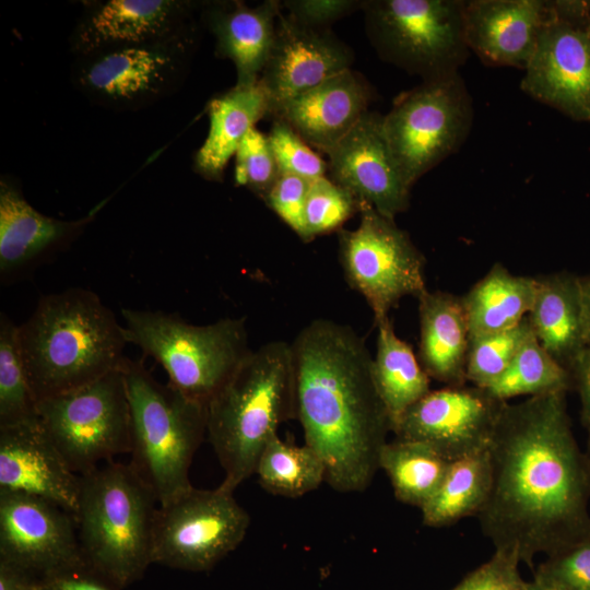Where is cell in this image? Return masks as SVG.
Instances as JSON below:
<instances>
[{
    "mask_svg": "<svg viewBox=\"0 0 590 590\" xmlns=\"http://www.w3.org/2000/svg\"><path fill=\"white\" fill-rule=\"evenodd\" d=\"M489 451L493 484L476 517L495 551L531 566L590 536V459L566 393L508 402Z\"/></svg>",
    "mask_w": 590,
    "mask_h": 590,
    "instance_id": "6da1fadb",
    "label": "cell"
},
{
    "mask_svg": "<svg viewBox=\"0 0 590 590\" xmlns=\"http://www.w3.org/2000/svg\"><path fill=\"white\" fill-rule=\"evenodd\" d=\"M291 345L305 444L322 459L334 491H365L379 469L391 423L364 339L349 326L317 319Z\"/></svg>",
    "mask_w": 590,
    "mask_h": 590,
    "instance_id": "7a4b0ae2",
    "label": "cell"
},
{
    "mask_svg": "<svg viewBox=\"0 0 590 590\" xmlns=\"http://www.w3.org/2000/svg\"><path fill=\"white\" fill-rule=\"evenodd\" d=\"M19 343L37 402L122 368L128 344L113 310L82 287L42 296Z\"/></svg>",
    "mask_w": 590,
    "mask_h": 590,
    "instance_id": "3957f363",
    "label": "cell"
},
{
    "mask_svg": "<svg viewBox=\"0 0 590 590\" xmlns=\"http://www.w3.org/2000/svg\"><path fill=\"white\" fill-rule=\"evenodd\" d=\"M294 417L292 345L271 341L252 350L206 404V434L224 470L221 485L235 491L255 474L268 441Z\"/></svg>",
    "mask_w": 590,
    "mask_h": 590,
    "instance_id": "277c9868",
    "label": "cell"
},
{
    "mask_svg": "<svg viewBox=\"0 0 590 590\" xmlns=\"http://www.w3.org/2000/svg\"><path fill=\"white\" fill-rule=\"evenodd\" d=\"M74 516L86 565L125 589L152 563L157 499L130 463L105 462L80 475Z\"/></svg>",
    "mask_w": 590,
    "mask_h": 590,
    "instance_id": "5b68a950",
    "label": "cell"
},
{
    "mask_svg": "<svg viewBox=\"0 0 590 590\" xmlns=\"http://www.w3.org/2000/svg\"><path fill=\"white\" fill-rule=\"evenodd\" d=\"M131 414L130 464L164 506L192 485L189 470L206 433V405L161 384L143 358L126 357Z\"/></svg>",
    "mask_w": 590,
    "mask_h": 590,
    "instance_id": "8992f818",
    "label": "cell"
},
{
    "mask_svg": "<svg viewBox=\"0 0 590 590\" xmlns=\"http://www.w3.org/2000/svg\"><path fill=\"white\" fill-rule=\"evenodd\" d=\"M121 315L128 344L154 358L170 386L204 405L252 351L245 318L198 326L161 310L122 308Z\"/></svg>",
    "mask_w": 590,
    "mask_h": 590,
    "instance_id": "52a82bcc",
    "label": "cell"
},
{
    "mask_svg": "<svg viewBox=\"0 0 590 590\" xmlns=\"http://www.w3.org/2000/svg\"><path fill=\"white\" fill-rule=\"evenodd\" d=\"M198 40L194 24L167 39L75 57L71 82L88 102L107 110L144 109L180 88Z\"/></svg>",
    "mask_w": 590,
    "mask_h": 590,
    "instance_id": "ba28073f",
    "label": "cell"
},
{
    "mask_svg": "<svg viewBox=\"0 0 590 590\" xmlns=\"http://www.w3.org/2000/svg\"><path fill=\"white\" fill-rule=\"evenodd\" d=\"M464 0H368L362 9L380 57L423 81L456 72L465 62Z\"/></svg>",
    "mask_w": 590,
    "mask_h": 590,
    "instance_id": "9c48e42d",
    "label": "cell"
},
{
    "mask_svg": "<svg viewBox=\"0 0 590 590\" xmlns=\"http://www.w3.org/2000/svg\"><path fill=\"white\" fill-rule=\"evenodd\" d=\"M472 123V97L459 72L423 81L382 116L387 142L411 188L463 145Z\"/></svg>",
    "mask_w": 590,
    "mask_h": 590,
    "instance_id": "30bf717a",
    "label": "cell"
},
{
    "mask_svg": "<svg viewBox=\"0 0 590 590\" xmlns=\"http://www.w3.org/2000/svg\"><path fill=\"white\" fill-rule=\"evenodd\" d=\"M37 415L78 475L116 456L130 455L131 414L122 368L38 401Z\"/></svg>",
    "mask_w": 590,
    "mask_h": 590,
    "instance_id": "8fae6325",
    "label": "cell"
},
{
    "mask_svg": "<svg viewBox=\"0 0 590 590\" xmlns=\"http://www.w3.org/2000/svg\"><path fill=\"white\" fill-rule=\"evenodd\" d=\"M358 213V226L339 234L340 262L345 280L366 299L377 324L400 299L417 298L427 290L426 259L394 220L365 202Z\"/></svg>",
    "mask_w": 590,
    "mask_h": 590,
    "instance_id": "7c38bea8",
    "label": "cell"
},
{
    "mask_svg": "<svg viewBox=\"0 0 590 590\" xmlns=\"http://www.w3.org/2000/svg\"><path fill=\"white\" fill-rule=\"evenodd\" d=\"M221 484L191 486L155 516L152 563L187 571L213 568L244 540L250 516Z\"/></svg>",
    "mask_w": 590,
    "mask_h": 590,
    "instance_id": "4fadbf2b",
    "label": "cell"
},
{
    "mask_svg": "<svg viewBox=\"0 0 590 590\" xmlns=\"http://www.w3.org/2000/svg\"><path fill=\"white\" fill-rule=\"evenodd\" d=\"M520 82L530 97L590 123V1H550Z\"/></svg>",
    "mask_w": 590,
    "mask_h": 590,
    "instance_id": "5bb4252c",
    "label": "cell"
},
{
    "mask_svg": "<svg viewBox=\"0 0 590 590\" xmlns=\"http://www.w3.org/2000/svg\"><path fill=\"white\" fill-rule=\"evenodd\" d=\"M507 403L473 385L445 386L409 408L392 433L427 442L452 462L489 449Z\"/></svg>",
    "mask_w": 590,
    "mask_h": 590,
    "instance_id": "9a60e30c",
    "label": "cell"
},
{
    "mask_svg": "<svg viewBox=\"0 0 590 590\" xmlns=\"http://www.w3.org/2000/svg\"><path fill=\"white\" fill-rule=\"evenodd\" d=\"M0 558L37 578L86 566L72 514L22 493L0 492Z\"/></svg>",
    "mask_w": 590,
    "mask_h": 590,
    "instance_id": "2e32d148",
    "label": "cell"
},
{
    "mask_svg": "<svg viewBox=\"0 0 590 590\" xmlns=\"http://www.w3.org/2000/svg\"><path fill=\"white\" fill-rule=\"evenodd\" d=\"M203 2L189 0H94L83 2L69 48L82 57L117 47L154 43L197 24Z\"/></svg>",
    "mask_w": 590,
    "mask_h": 590,
    "instance_id": "e0dca14e",
    "label": "cell"
},
{
    "mask_svg": "<svg viewBox=\"0 0 590 590\" xmlns=\"http://www.w3.org/2000/svg\"><path fill=\"white\" fill-rule=\"evenodd\" d=\"M332 180L358 201L394 220L410 205L405 182L387 142L382 116L367 111L354 128L326 151Z\"/></svg>",
    "mask_w": 590,
    "mask_h": 590,
    "instance_id": "ac0fdd59",
    "label": "cell"
},
{
    "mask_svg": "<svg viewBox=\"0 0 590 590\" xmlns=\"http://www.w3.org/2000/svg\"><path fill=\"white\" fill-rule=\"evenodd\" d=\"M350 48L326 30L305 26L281 11L259 78L270 113L286 101L350 69Z\"/></svg>",
    "mask_w": 590,
    "mask_h": 590,
    "instance_id": "d6986e66",
    "label": "cell"
},
{
    "mask_svg": "<svg viewBox=\"0 0 590 590\" xmlns=\"http://www.w3.org/2000/svg\"><path fill=\"white\" fill-rule=\"evenodd\" d=\"M99 206L76 220L37 211L8 176L0 179V279L11 283L66 250L93 222Z\"/></svg>",
    "mask_w": 590,
    "mask_h": 590,
    "instance_id": "ffe728a7",
    "label": "cell"
},
{
    "mask_svg": "<svg viewBox=\"0 0 590 590\" xmlns=\"http://www.w3.org/2000/svg\"><path fill=\"white\" fill-rule=\"evenodd\" d=\"M81 476L74 473L37 417L0 428V492L47 499L74 517Z\"/></svg>",
    "mask_w": 590,
    "mask_h": 590,
    "instance_id": "44dd1931",
    "label": "cell"
},
{
    "mask_svg": "<svg viewBox=\"0 0 590 590\" xmlns=\"http://www.w3.org/2000/svg\"><path fill=\"white\" fill-rule=\"evenodd\" d=\"M550 1L470 0L464 3L467 45L484 63L524 70L548 14Z\"/></svg>",
    "mask_w": 590,
    "mask_h": 590,
    "instance_id": "7402d4cb",
    "label": "cell"
},
{
    "mask_svg": "<svg viewBox=\"0 0 590 590\" xmlns=\"http://www.w3.org/2000/svg\"><path fill=\"white\" fill-rule=\"evenodd\" d=\"M370 91L351 69L278 106L271 114L322 152L341 141L368 111Z\"/></svg>",
    "mask_w": 590,
    "mask_h": 590,
    "instance_id": "603a6c76",
    "label": "cell"
},
{
    "mask_svg": "<svg viewBox=\"0 0 590 590\" xmlns=\"http://www.w3.org/2000/svg\"><path fill=\"white\" fill-rule=\"evenodd\" d=\"M281 11L276 0L256 7L235 0L203 2L201 15L215 38V52L234 63L236 85L258 83Z\"/></svg>",
    "mask_w": 590,
    "mask_h": 590,
    "instance_id": "cb8c5ba5",
    "label": "cell"
},
{
    "mask_svg": "<svg viewBox=\"0 0 590 590\" xmlns=\"http://www.w3.org/2000/svg\"><path fill=\"white\" fill-rule=\"evenodd\" d=\"M418 299V361L430 379L467 385L470 330L461 296L426 290Z\"/></svg>",
    "mask_w": 590,
    "mask_h": 590,
    "instance_id": "d4e9b609",
    "label": "cell"
},
{
    "mask_svg": "<svg viewBox=\"0 0 590 590\" xmlns=\"http://www.w3.org/2000/svg\"><path fill=\"white\" fill-rule=\"evenodd\" d=\"M528 319L540 344L568 370L587 349L580 276L567 271L536 276Z\"/></svg>",
    "mask_w": 590,
    "mask_h": 590,
    "instance_id": "484cf974",
    "label": "cell"
},
{
    "mask_svg": "<svg viewBox=\"0 0 590 590\" xmlns=\"http://www.w3.org/2000/svg\"><path fill=\"white\" fill-rule=\"evenodd\" d=\"M209 132L196 152L193 168L208 180L221 181L228 161L245 135L270 113L268 96L258 83L236 85L210 99Z\"/></svg>",
    "mask_w": 590,
    "mask_h": 590,
    "instance_id": "4316f807",
    "label": "cell"
},
{
    "mask_svg": "<svg viewBox=\"0 0 590 590\" xmlns=\"http://www.w3.org/2000/svg\"><path fill=\"white\" fill-rule=\"evenodd\" d=\"M536 276L512 274L500 262L461 296L470 339L510 329L532 308Z\"/></svg>",
    "mask_w": 590,
    "mask_h": 590,
    "instance_id": "83f0119b",
    "label": "cell"
},
{
    "mask_svg": "<svg viewBox=\"0 0 590 590\" xmlns=\"http://www.w3.org/2000/svg\"><path fill=\"white\" fill-rule=\"evenodd\" d=\"M376 326L378 335L373 375L392 432L404 412L430 391V378L412 346L397 335L389 317Z\"/></svg>",
    "mask_w": 590,
    "mask_h": 590,
    "instance_id": "f1b7e54d",
    "label": "cell"
},
{
    "mask_svg": "<svg viewBox=\"0 0 590 590\" xmlns=\"http://www.w3.org/2000/svg\"><path fill=\"white\" fill-rule=\"evenodd\" d=\"M493 484L489 449L450 462L440 485L421 508L424 526L442 528L476 516Z\"/></svg>",
    "mask_w": 590,
    "mask_h": 590,
    "instance_id": "f546056e",
    "label": "cell"
},
{
    "mask_svg": "<svg viewBox=\"0 0 590 590\" xmlns=\"http://www.w3.org/2000/svg\"><path fill=\"white\" fill-rule=\"evenodd\" d=\"M450 461L427 442L396 438L379 456V469L388 475L396 498L422 508L445 477Z\"/></svg>",
    "mask_w": 590,
    "mask_h": 590,
    "instance_id": "4dcf8cb0",
    "label": "cell"
},
{
    "mask_svg": "<svg viewBox=\"0 0 590 590\" xmlns=\"http://www.w3.org/2000/svg\"><path fill=\"white\" fill-rule=\"evenodd\" d=\"M264 491L297 498L326 481V465L308 445L296 446L274 435L263 448L255 470Z\"/></svg>",
    "mask_w": 590,
    "mask_h": 590,
    "instance_id": "1f68e13d",
    "label": "cell"
},
{
    "mask_svg": "<svg viewBox=\"0 0 590 590\" xmlns=\"http://www.w3.org/2000/svg\"><path fill=\"white\" fill-rule=\"evenodd\" d=\"M574 388L570 371L559 364L532 335L508 368L487 388L495 398L508 402L516 397L567 393Z\"/></svg>",
    "mask_w": 590,
    "mask_h": 590,
    "instance_id": "d6a6232c",
    "label": "cell"
},
{
    "mask_svg": "<svg viewBox=\"0 0 590 590\" xmlns=\"http://www.w3.org/2000/svg\"><path fill=\"white\" fill-rule=\"evenodd\" d=\"M37 417L34 397L19 343V326L0 314V428Z\"/></svg>",
    "mask_w": 590,
    "mask_h": 590,
    "instance_id": "836d02e7",
    "label": "cell"
},
{
    "mask_svg": "<svg viewBox=\"0 0 590 590\" xmlns=\"http://www.w3.org/2000/svg\"><path fill=\"white\" fill-rule=\"evenodd\" d=\"M532 335L534 332L526 317L510 329L471 338L467 361L468 382L484 389L489 387Z\"/></svg>",
    "mask_w": 590,
    "mask_h": 590,
    "instance_id": "e575fe53",
    "label": "cell"
},
{
    "mask_svg": "<svg viewBox=\"0 0 590 590\" xmlns=\"http://www.w3.org/2000/svg\"><path fill=\"white\" fill-rule=\"evenodd\" d=\"M359 201L345 188L322 176L310 181L304 211L305 241L338 229L355 212Z\"/></svg>",
    "mask_w": 590,
    "mask_h": 590,
    "instance_id": "d590c367",
    "label": "cell"
},
{
    "mask_svg": "<svg viewBox=\"0 0 590 590\" xmlns=\"http://www.w3.org/2000/svg\"><path fill=\"white\" fill-rule=\"evenodd\" d=\"M280 176L268 135L252 128L235 153L234 180L264 201Z\"/></svg>",
    "mask_w": 590,
    "mask_h": 590,
    "instance_id": "8d00e7d4",
    "label": "cell"
},
{
    "mask_svg": "<svg viewBox=\"0 0 590 590\" xmlns=\"http://www.w3.org/2000/svg\"><path fill=\"white\" fill-rule=\"evenodd\" d=\"M280 174L294 175L309 181L324 176L327 164L283 120L276 119L268 134Z\"/></svg>",
    "mask_w": 590,
    "mask_h": 590,
    "instance_id": "74e56055",
    "label": "cell"
},
{
    "mask_svg": "<svg viewBox=\"0 0 590 590\" xmlns=\"http://www.w3.org/2000/svg\"><path fill=\"white\" fill-rule=\"evenodd\" d=\"M534 579L564 590H590V536L547 556Z\"/></svg>",
    "mask_w": 590,
    "mask_h": 590,
    "instance_id": "f35d334b",
    "label": "cell"
},
{
    "mask_svg": "<svg viewBox=\"0 0 590 590\" xmlns=\"http://www.w3.org/2000/svg\"><path fill=\"white\" fill-rule=\"evenodd\" d=\"M310 181L294 175L280 174L264 199L266 204L304 241V211Z\"/></svg>",
    "mask_w": 590,
    "mask_h": 590,
    "instance_id": "ab89813d",
    "label": "cell"
},
{
    "mask_svg": "<svg viewBox=\"0 0 590 590\" xmlns=\"http://www.w3.org/2000/svg\"><path fill=\"white\" fill-rule=\"evenodd\" d=\"M519 564L512 555L495 551L451 590H524L527 581L520 575Z\"/></svg>",
    "mask_w": 590,
    "mask_h": 590,
    "instance_id": "60d3db41",
    "label": "cell"
},
{
    "mask_svg": "<svg viewBox=\"0 0 590 590\" xmlns=\"http://www.w3.org/2000/svg\"><path fill=\"white\" fill-rule=\"evenodd\" d=\"M363 1L355 0H286L281 1L282 9L298 23L317 30L326 27L337 20L345 16L357 8Z\"/></svg>",
    "mask_w": 590,
    "mask_h": 590,
    "instance_id": "b9f144b4",
    "label": "cell"
},
{
    "mask_svg": "<svg viewBox=\"0 0 590 590\" xmlns=\"http://www.w3.org/2000/svg\"><path fill=\"white\" fill-rule=\"evenodd\" d=\"M37 590H123L87 565L51 573L37 578Z\"/></svg>",
    "mask_w": 590,
    "mask_h": 590,
    "instance_id": "7bdbcfd3",
    "label": "cell"
},
{
    "mask_svg": "<svg viewBox=\"0 0 590 590\" xmlns=\"http://www.w3.org/2000/svg\"><path fill=\"white\" fill-rule=\"evenodd\" d=\"M574 388L581 403V422L590 429V350L585 349L570 365Z\"/></svg>",
    "mask_w": 590,
    "mask_h": 590,
    "instance_id": "ee69618b",
    "label": "cell"
},
{
    "mask_svg": "<svg viewBox=\"0 0 590 590\" xmlns=\"http://www.w3.org/2000/svg\"><path fill=\"white\" fill-rule=\"evenodd\" d=\"M37 577L0 558V590H37Z\"/></svg>",
    "mask_w": 590,
    "mask_h": 590,
    "instance_id": "f6af8a7d",
    "label": "cell"
},
{
    "mask_svg": "<svg viewBox=\"0 0 590 590\" xmlns=\"http://www.w3.org/2000/svg\"><path fill=\"white\" fill-rule=\"evenodd\" d=\"M580 285L583 300L585 339L587 349L590 350V274L580 276Z\"/></svg>",
    "mask_w": 590,
    "mask_h": 590,
    "instance_id": "bcb514c9",
    "label": "cell"
},
{
    "mask_svg": "<svg viewBox=\"0 0 590 590\" xmlns=\"http://www.w3.org/2000/svg\"><path fill=\"white\" fill-rule=\"evenodd\" d=\"M524 590H564V589L533 579L532 581H527Z\"/></svg>",
    "mask_w": 590,
    "mask_h": 590,
    "instance_id": "7dc6e473",
    "label": "cell"
},
{
    "mask_svg": "<svg viewBox=\"0 0 590 590\" xmlns=\"http://www.w3.org/2000/svg\"><path fill=\"white\" fill-rule=\"evenodd\" d=\"M586 452L590 459V429H588V437H587V445H586Z\"/></svg>",
    "mask_w": 590,
    "mask_h": 590,
    "instance_id": "c3c4849f",
    "label": "cell"
}]
</instances>
